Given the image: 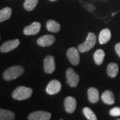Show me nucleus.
I'll list each match as a JSON object with an SVG mask.
<instances>
[{"label":"nucleus","instance_id":"5","mask_svg":"<svg viewBox=\"0 0 120 120\" xmlns=\"http://www.w3.org/2000/svg\"><path fill=\"white\" fill-rule=\"evenodd\" d=\"M79 49L75 47H70L67 51V57L70 63L73 65H77L79 64L80 57Z\"/></svg>","mask_w":120,"mask_h":120},{"label":"nucleus","instance_id":"22","mask_svg":"<svg viewBox=\"0 0 120 120\" xmlns=\"http://www.w3.org/2000/svg\"><path fill=\"white\" fill-rule=\"evenodd\" d=\"M83 113L86 117L89 120H96L97 117L94 112L89 107H84L83 109Z\"/></svg>","mask_w":120,"mask_h":120},{"label":"nucleus","instance_id":"17","mask_svg":"<svg viewBox=\"0 0 120 120\" xmlns=\"http://www.w3.org/2000/svg\"><path fill=\"white\" fill-rule=\"evenodd\" d=\"M105 57V52L103 50L99 49L95 52L94 54V60L95 64L100 65L102 64Z\"/></svg>","mask_w":120,"mask_h":120},{"label":"nucleus","instance_id":"16","mask_svg":"<svg viewBox=\"0 0 120 120\" xmlns=\"http://www.w3.org/2000/svg\"><path fill=\"white\" fill-rule=\"evenodd\" d=\"M46 27L49 31L53 32V33H57L58 31H60L61 29L60 23L52 19L47 21L46 23Z\"/></svg>","mask_w":120,"mask_h":120},{"label":"nucleus","instance_id":"2","mask_svg":"<svg viewBox=\"0 0 120 120\" xmlns=\"http://www.w3.org/2000/svg\"><path fill=\"white\" fill-rule=\"evenodd\" d=\"M33 90L31 88L24 86H19L12 93V98L16 100H25L30 98L32 95Z\"/></svg>","mask_w":120,"mask_h":120},{"label":"nucleus","instance_id":"9","mask_svg":"<svg viewBox=\"0 0 120 120\" xmlns=\"http://www.w3.org/2000/svg\"><path fill=\"white\" fill-rule=\"evenodd\" d=\"M20 43V41L17 39H13V40H10L5 41L4 43L1 45L0 47V51L2 53H7L13 50L16 47L19 46Z\"/></svg>","mask_w":120,"mask_h":120},{"label":"nucleus","instance_id":"8","mask_svg":"<svg viewBox=\"0 0 120 120\" xmlns=\"http://www.w3.org/2000/svg\"><path fill=\"white\" fill-rule=\"evenodd\" d=\"M50 113L44 111H37L31 113L28 116L29 120H49L51 119Z\"/></svg>","mask_w":120,"mask_h":120},{"label":"nucleus","instance_id":"6","mask_svg":"<svg viewBox=\"0 0 120 120\" xmlns=\"http://www.w3.org/2000/svg\"><path fill=\"white\" fill-rule=\"evenodd\" d=\"M61 89V84L58 80L53 79L48 83L46 87V92L49 95H55L59 93Z\"/></svg>","mask_w":120,"mask_h":120},{"label":"nucleus","instance_id":"15","mask_svg":"<svg viewBox=\"0 0 120 120\" xmlns=\"http://www.w3.org/2000/svg\"><path fill=\"white\" fill-rule=\"evenodd\" d=\"M87 96L90 102L92 103H97L99 99V91L95 87H90L87 90Z\"/></svg>","mask_w":120,"mask_h":120},{"label":"nucleus","instance_id":"25","mask_svg":"<svg viewBox=\"0 0 120 120\" xmlns=\"http://www.w3.org/2000/svg\"><path fill=\"white\" fill-rule=\"evenodd\" d=\"M49 1H55L56 0H49Z\"/></svg>","mask_w":120,"mask_h":120},{"label":"nucleus","instance_id":"13","mask_svg":"<svg viewBox=\"0 0 120 120\" xmlns=\"http://www.w3.org/2000/svg\"><path fill=\"white\" fill-rule=\"evenodd\" d=\"M101 99L103 103L107 105H112L115 102L114 94L110 90H106L101 95Z\"/></svg>","mask_w":120,"mask_h":120},{"label":"nucleus","instance_id":"12","mask_svg":"<svg viewBox=\"0 0 120 120\" xmlns=\"http://www.w3.org/2000/svg\"><path fill=\"white\" fill-rule=\"evenodd\" d=\"M41 29V24L39 22H34L27 26L23 30V33L26 35H33L38 34Z\"/></svg>","mask_w":120,"mask_h":120},{"label":"nucleus","instance_id":"1","mask_svg":"<svg viewBox=\"0 0 120 120\" xmlns=\"http://www.w3.org/2000/svg\"><path fill=\"white\" fill-rule=\"evenodd\" d=\"M24 73V69L20 65H15L6 69L3 77L6 81H11L16 79Z\"/></svg>","mask_w":120,"mask_h":120},{"label":"nucleus","instance_id":"23","mask_svg":"<svg viewBox=\"0 0 120 120\" xmlns=\"http://www.w3.org/2000/svg\"><path fill=\"white\" fill-rule=\"evenodd\" d=\"M109 114L113 117L120 116V107H115L109 111Z\"/></svg>","mask_w":120,"mask_h":120},{"label":"nucleus","instance_id":"14","mask_svg":"<svg viewBox=\"0 0 120 120\" xmlns=\"http://www.w3.org/2000/svg\"><path fill=\"white\" fill-rule=\"evenodd\" d=\"M111 31L107 28L101 30L99 35V42L100 44H105L107 43L111 39Z\"/></svg>","mask_w":120,"mask_h":120},{"label":"nucleus","instance_id":"10","mask_svg":"<svg viewBox=\"0 0 120 120\" xmlns=\"http://www.w3.org/2000/svg\"><path fill=\"white\" fill-rule=\"evenodd\" d=\"M56 41V38L52 35H45L40 37L37 40V43L41 47L51 46Z\"/></svg>","mask_w":120,"mask_h":120},{"label":"nucleus","instance_id":"19","mask_svg":"<svg viewBox=\"0 0 120 120\" xmlns=\"http://www.w3.org/2000/svg\"><path fill=\"white\" fill-rule=\"evenodd\" d=\"M0 120H15V114L13 112L4 109H0Z\"/></svg>","mask_w":120,"mask_h":120},{"label":"nucleus","instance_id":"20","mask_svg":"<svg viewBox=\"0 0 120 120\" xmlns=\"http://www.w3.org/2000/svg\"><path fill=\"white\" fill-rule=\"evenodd\" d=\"M12 10L10 8H5L0 10V22H3L10 18Z\"/></svg>","mask_w":120,"mask_h":120},{"label":"nucleus","instance_id":"21","mask_svg":"<svg viewBox=\"0 0 120 120\" xmlns=\"http://www.w3.org/2000/svg\"><path fill=\"white\" fill-rule=\"evenodd\" d=\"M38 1L39 0H26L23 4V8L27 11H31L36 7L38 4Z\"/></svg>","mask_w":120,"mask_h":120},{"label":"nucleus","instance_id":"18","mask_svg":"<svg viewBox=\"0 0 120 120\" xmlns=\"http://www.w3.org/2000/svg\"><path fill=\"white\" fill-rule=\"evenodd\" d=\"M119 71V68L117 64L115 63H110L108 65L107 69V75L110 77H116Z\"/></svg>","mask_w":120,"mask_h":120},{"label":"nucleus","instance_id":"11","mask_svg":"<svg viewBox=\"0 0 120 120\" xmlns=\"http://www.w3.org/2000/svg\"><path fill=\"white\" fill-rule=\"evenodd\" d=\"M77 107L76 99L71 96H68L64 100V107L65 112L68 113H72L75 112Z\"/></svg>","mask_w":120,"mask_h":120},{"label":"nucleus","instance_id":"26","mask_svg":"<svg viewBox=\"0 0 120 120\" xmlns=\"http://www.w3.org/2000/svg\"><path fill=\"white\" fill-rule=\"evenodd\" d=\"M118 120H120V119H118Z\"/></svg>","mask_w":120,"mask_h":120},{"label":"nucleus","instance_id":"4","mask_svg":"<svg viewBox=\"0 0 120 120\" xmlns=\"http://www.w3.org/2000/svg\"><path fill=\"white\" fill-rule=\"evenodd\" d=\"M67 83L71 87H75L78 85L79 77L72 68H68L66 71Z\"/></svg>","mask_w":120,"mask_h":120},{"label":"nucleus","instance_id":"24","mask_svg":"<svg viewBox=\"0 0 120 120\" xmlns=\"http://www.w3.org/2000/svg\"><path fill=\"white\" fill-rule=\"evenodd\" d=\"M115 50H116L117 54L120 57V43H117L115 45Z\"/></svg>","mask_w":120,"mask_h":120},{"label":"nucleus","instance_id":"7","mask_svg":"<svg viewBox=\"0 0 120 120\" xmlns=\"http://www.w3.org/2000/svg\"><path fill=\"white\" fill-rule=\"evenodd\" d=\"M44 71L46 73H52L56 69V62L54 57L52 56H47L43 61Z\"/></svg>","mask_w":120,"mask_h":120},{"label":"nucleus","instance_id":"3","mask_svg":"<svg viewBox=\"0 0 120 120\" xmlns=\"http://www.w3.org/2000/svg\"><path fill=\"white\" fill-rule=\"evenodd\" d=\"M95 43H96L95 35L92 32H90L88 33L86 41L78 46V49L81 53L88 52L94 47Z\"/></svg>","mask_w":120,"mask_h":120}]
</instances>
